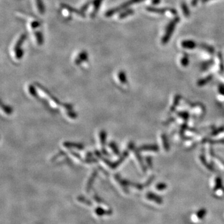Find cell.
Instances as JSON below:
<instances>
[{"instance_id":"6da1fadb","label":"cell","mask_w":224,"mask_h":224,"mask_svg":"<svg viewBox=\"0 0 224 224\" xmlns=\"http://www.w3.org/2000/svg\"><path fill=\"white\" fill-rule=\"evenodd\" d=\"M26 36L24 34H22L16 41L14 42L13 47L12 48V54L16 59H19L23 55V50H22V44L24 42Z\"/></svg>"},{"instance_id":"7a4b0ae2","label":"cell","mask_w":224,"mask_h":224,"mask_svg":"<svg viewBox=\"0 0 224 224\" xmlns=\"http://www.w3.org/2000/svg\"><path fill=\"white\" fill-rule=\"evenodd\" d=\"M76 55H77L76 57L74 59L75 64L81 63L82 62L85 61L87 60V57H88L87 53L85 51H84V50H82V51L78 52Z\"/></svg>"},{"instance_id":"3957f363","label":"cell","mask_w":224,"mask_h":224,"mask_svg":"<svg viewBox=\"0 0 224 224\" xmlns=\"http://www.w3.org/2000/svg\"><path fill=\"white\" fill-rule=\"evenodd\" d=\"M74 9L67 5H63L61 9V13L65 18H69L72 16V13L74 12Z\"/></svg>"},{"instance_id":"277c9868","label":"cell","mask_w":224,"mask_h":224,"mask_svg":"<svg viewBox=\"0 0 224 224\" xmlns=\"http://www.w3.org/2000/svg\"><path fill=\"white\" fill-rule=\"evenodd\" d=\"M176 22H177V20H174L173 22H171V24L169 26V27H168L167 31V33H166V35L164 37L163 40H162V41H163L164 42H166L167 41V39H169V37L171 36V33L172 32V31H173L172 29H173V28H174V26H175Z\"/></svg>"},{"instance_id":"5b68a950","label":"cell","mask_w":224,"mask_h":224,"mask_svg":"<svg viewBox=\"0 0 224 224\" xmlns=\"http://www.w3.org/2000/svg\"><path fill=\"white\" fill-rule=\"evenodd\" d=\"M95 213H96V214L100 217L105 215H111V211L110 210H106L103 209V208H102V207H97V208H96V209H95Z\"/></svg>"},{"instance_id":"8992f818","label":"cell","mask_w":224,"mask_h":224,"mask_svg":"<svg viewBox=\"0 0 224 224\" xmlns=\"http://www.w3.org/2000/svg\"><path fill=\"white\" fill-rule=\"evenodd\" d=\"M35 6L37 11L39 13H44V6L42 0H34Z\"/></svg>"},{"instance_id":"52a82bcc","label":"cell","mask_w":224,"mask_h":224,"mask_svg":"<svg viewBox=\"0 0 224 224\" xmlns=\"http://www.w3.org/2000/svg\"><path fill=\"white\" fill-rule=\"evenodd\" d=\"M182 46L186 48H189V49H192L195 47V43L191 41H184L182 43Z\"/></svg>"},{"instance_id":"ba28073f","label":"cell","mask_w":224,"mask_h":224,"mask_svg":"<svg viewBox=\"0 0 224 224\" xmlns=\"http://www.w3.org/2000/svg\"><path fill=\"white\" fill-rule=\"evenodd\" d=\"M131 13H132V11H131V10L125 11V13H122V14L120 15V18H125V17H126V16H128L129 14H131Z\"/></svg>"},{"instance_id":"9c48e42d","label":"cell","mask_w":224,"mask_h":224,"mask_svg":"<svg viewBox=\"0 0 224 224\" xmlns=\"http://www.w3.org/2000/svg\"><path fill=\"white\" fill-rule=\"evenodd\" d=\"M85 199H82L81 197H80L79 199H78V200H79L80 202H83V203H85V204H87L88 205H92V204H91L90 202H89V201H88V200H85Z\"/></svg>"}]
</instances>
